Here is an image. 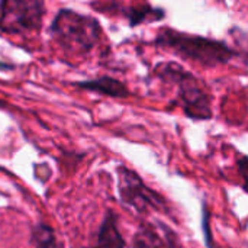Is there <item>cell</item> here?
Returning <instances> with one entry per match:
<instances>
[{
  "label": "cell",
  "instance_id": "5b68a950",
  "mask_svg": "<svg viewBox=\"0 0 248 248\" xmlns=\"http://www.w3.org/2000/svg\"><path fill=\"white\" fill-rule=\"evenodd\" d=\"M45 3L39 0L0 1V31L9 35L35 33L42 26Z\"/></svg>",
  "mask_w": 248,
  "mask_h": 248
},
{
  "label": "cell",
  "instance_id": "277c9868",
  "mask_svg": "<svg viewBox=\"0 0 248 248\" xmlns=\"http://www.w3.org/2000/svg\"><path fill=\"white\" fill-rule=\"evenodd\" d=\"M118 173V192L122 205L137 211L138 214H145L148 211L167 214V202L166 199L148 187L140 174L125 166H119L116 169Z\"/></svg>",
  "mask_w": 248,
  "mask_h": 248
},
{
  "label": "cell",
  "instance_id": "8992f818",
  "mask_svg": "<svg viewBox=\"0 0 248 248\" xmlns=\"http://www.w3.org/2000/svg\"><path fill=\"white\" fill-rule=\"evenodd\" d=\"M73 86L87 90V92H93V93H100L109 97H115V99H125L131 96L129 89L119 80L109 77V76H102L97 78H92V80H83V81H76L73 83Z\"/></svg>",
  "mask_w": 248,
  "mask_h": 248
},
{
  "label": "cell",
  "instance_id": "4fadbf2b",
  "mask_svg": "<svg viewBox=\"0 0 248 248\" xmlns=\"http://www.w3.org/2000/svg\"><path fill=\"white\" fill-rule=\"evenodd\" d=\"M15 65L13 64H9V62H4V61H0V71H10L13 70Z\"/></svg>",
  "mask_w": 248,
  "mask_h": 248
},
{
  "label": "cell",
  "instance_id": "7a4b0ae2",
  "mask_svg": "<svg viewBox=\"0 0 248 248\" xmlns=\"http://www.w3.org/2000/svg\"><path fill=\"white\" fill-rule=\"evenodd\" d=\"M49 35L62 49L73 54H86L99 42L102 26L90 15L61 9L49 26Z\"/></svg>",
  "mask_w": 248,
  "mask_h": 248
},
{
  "label": "cell",
  "instance_id": "ba28073f",
  "mask_svg": "<svg viewBox=\"0 0 248 248\" xmlns=\"http://www.w3.org/2000/svg\"><path fill=\"white\" fill-rule=\"evenodd\" d=\"M118 6L121 7L119 3H118ZM121 12H124V16L128 19L131 28L138 26L140 23L147 22V20H160V19H163V17L166 16V13H164L163 9H160V7H153V6L148 4V3L138 4V6H131V7H128L126 10H124V9L121 7Z\"/></svg>",
  "mask_w": 248,
  "mask_h": 248
},
{
  "label": "cell",
  "instance_id": "52a82bcc",
  "mask_svg": "<svg viewBox=\"0 0 248 248\" xmlns=\"http://www.w3.org/2000/svg\"><path fill=\"white\" fill-rule=\"evenodd\" d=\"M126 241L118 228V215L113 211H106L105 218L99 227L97 241L93 247L87 248H125Z\"/></svg>",
  "mask_w": 248,
  "mask_h": 248
},
{
  "label": "cell",
  "instance_id": "3957f363",
  "mask_svg": "<svg viewBox=\"0 0 248 248\" xmlns=\"http://www.w3.org/2000/svg\"><path fill=\"white\" fill-rule=\"evenodd\" d=\"M154 74L160 80L177 86L179 103L187 118L195 121H209L212 118L211 97L192 73L186 71L177 62L170 61L157 64Z\"/></svg>",
  "mask_w": 248,
  "mask_h": 248
},
{
  "label": "cell",
  "instance_id": "30bf717a",
  "mask_svg": "<svg viewBox=\"0 0 248 248\" xmlns=\"http://www.w3.org/2000/svg\"><path fill=\"white\" fill-rule=\"evenodd\" d=\"M31 243L35 248H64L62 243L57 238L54 228L44 222H38L32 228Z\"/></svg>",
  "mask_w": 248,
  "mask_h": 248
},
{
  "label": "cell",
  "instance_id": "9c48e42d",
  "mask_svg": "<svg viewBox=\"0 0 248 248\" xmlns=\"http://www.w3.org/2000/svg\"><path fill=\"white\" fill-rule=\"evenodd\" d=\"M132 248H166L164 238L155 230V225L142 221L132 238Z\"/></svg>",
  "mask_w": 248,
  "mask_h": 248
},
{
  "label": "cell",
  "instance_id": "5bb4252c",
  "mask_svg": "<svg viewBox=\"0 0 248 248\" xmlns=\"http://www.w3.org/2000/svg\"><path fill=\"white\" fill-rule=\"evenodd\" d=\"M0 108H3V102H0Z\"/></svg>",
  "mask_w": 248,
  "mask_h": 248
},
{
  "label": "cell",
  "instance_id": "8fae6325",
  "mask_svg": "<svg viewBox=\"0 0 248 248\" xmlns=\"http://www.w3.org/2000/svg\"><path fill=\"white\" fill-rule=\"evenodd\" d=\"M203 230H205V241L208 248H212V238H211V230H209V212L206 206H203Z\"/></svg>",
  "mask_w": 248,
  "mask_h": 248
},
{
  "label": "cell",
  "instance_id": "6da1fadb",
  "mask_svg": "<svg viewBox=\"0 0 248 248\" xmlns=\"http://www.w3.org/2000/svg\"><path fill=\"white\" fill-rule=\"evenodd\" d=\"M153 44L206 68L228 64L237 55V51L224 41L202 35H192L171 28L161 29Z\"/></svg>",
  "mask_w": 248,
  "mask_h": 248
},
{
  "label": "cell",
  "instance_id": "7c38bea8",
  "mask_svg": "<svg viewBox=\"0 0 248 248\" xmlns=\"http://www.w3.org/2000/svg\"><path fill=\"white\" fill-rule=\"evenodd\" d=\"M238 167H240V174H241L243 182H244L243 189H244V190H247V158H246L244 155L241 157V161H240Z\"/></svg>",
  "mask_w": 248,
  "mask_h": 248
}]
</instances>
